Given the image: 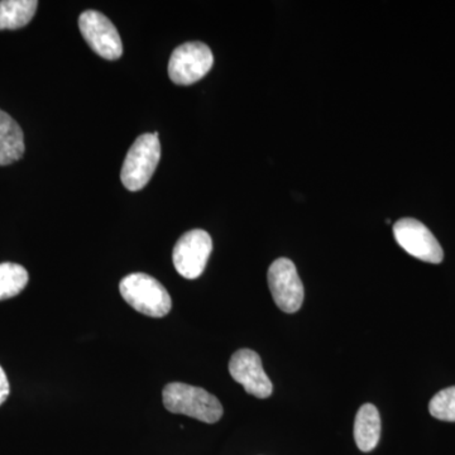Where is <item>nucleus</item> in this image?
<instances>
[{"instance_id": "9d476101", "label": "nucleus", "mask_w": 455, "mask_h": 455, "mask_svg": "<svg viewBox=\"0 0 455 455\" xmlns=\"http://www.w3.org/2000/svg\"><path fill=\"white\" fill-rule=\"evenodd\" d=\"M25 134L9 114L0 109V166L17 163L25 154Z\"/></svg>"}, {"instance_id": "20e7f679", "label": "nucleus", "mask_w": 455, "mask_h": 455, "mask_svg": "<svg viewBox=\"0 0 455 455\" xmlns=\"http://www.w3.org/2000/svg\"><path fill=\"white\" fill-rule=\"evenodd\" d=\"M214 64L209 46L202 42H188L173 51L169 61V75L176 85H191L202 80Z\"/></svg>"}, {"instance_id": "9b49d317", "label": "nucleus", "mask_w": 455, "mask_h": 455, "mask_svg": "<svg viewBox=\"0 0 455 455\" xmlns=\"http://www.w3.org/2000/svg\"><path fill=\"white\" fill-rule=\"evenodd\" d=\"M381 438V416L372 403L358 410L355 421V440L359 451L368 453L379 445Z\"/></svg>"}, {"instance_id": "2eb2a0df", "label": "nucleus", "mask_w": 455, "mask_h": 455, "mask_svg": "<svg viewBox=\"0 0 455 455\" xmlns=\"http://www.w3.org/2000/svg\"><path fill=\"white\" fill-rule=\"evenodd\" d=\"M9 394H11V386H9L7 374H5L4 370L0 366V406L5 403Z\"/></svg>"}, {"instance_id": "1a4fd4ad", "label": "nucleus", "mask_w": 455, "mask_h": 455, "mask_svg": "<svg viewBox=\"0 0 455 455\" xmlns=\"http://www.w3.org/2000/svg\"><path fill=\"white\" fill-rule=\"evenodd\" d=\"M229 373L235 382L243 386L247 394L257 398H267L274 385L262 367V361L254 350L239 349L229 362Z\"/></svg>"}, {"instance_id": "6e6552de", "label": "nucleus", "mask_w": 455, "mask_h": 455, "mask_svg": "<svg viewBox=\"0 0 455 455\" xmlns=\"http://www.w3.org/2000/svg\"><path fill=\"white\" fill-rule=\"evenodd\" d=\"M395 239L407 253L429 263H440L444 259L442 245L421 221L403 218L395 224Z\"/></svg>"}, {"instance_id": "7ed1b4c3", "label": "nucleus", "mask_w": 455, "mask_h": 455, "mask_svg": "<svg viewBox=\"0 0 455 455\" xmlns=\"http://www.w3.org/2000/svg\"><path fill=\"white\" fill-rule=\"evenodd\" d=\"M161 160L158 133H146L134 140L123 163L121 179L131 191H140L148 184Z\"/></svg>"}, {"instance_id": "39448f33", "label": "nucleus", "mask_w": 455, "mask_h": 455, "mask_svg": "<svg viewBox=\"0 0 455 455\" xmlns=\"http://www.w3.org/2000/svg\"><path fill=\"white\" fill-rule=\"evenodd\" d=\"M212 251V236L203 229L185 233L175 244L173 266L182 277L196 280L202 276Z\"/></svg>"}, {"instance_id": "f8f14e48", "label": "nucleus", "mask_w": 455, "mask_h": 455, "mask_svg": "<svg viewBox=\"0 0 455 455\" xmlns=\"http://www.w3.org/2000/svg\"><path fill=\"white\" fill-rule=\"evenodd\" d=\"M37 7L36 0H3L0 2V31L28 25Z\"/></svg>"}, {"instance_id": "4468645a", "label": "nucleus", "mask_w": 455, "mask_h": 455, "mask_svg": "<svg viewBox=\"0 0 455 455\" xmlns=\"http://www.w3.org/2000/svg\"><path fill=\"white\" fill-rule=\"evenodd\" d=\"M429 411L438 420L455 423V386L444 388L431 398Z\"/></svg>"}, {"instance_id": "423d86ee", "label": "nucleus", "mask_w": 455, "mask_h": 455, "mask_svg": "<svg viewBox=\"0 0 455 455\" xmlns=\"http://www.w3.org/2000/svg\"><path fill=\"white\" fill-rule=\"evenodd\" d=\"M268 286L275 302L283 313L300 310L305 291L298 269L289 259H278L269 266Z\"/></svg>"}, {"instance_id": "0eeeda50", "label": "nucleus", "mask_w": 455, "mask_h": 455, "mask_svg": "<svg viewBox=\"0 0 455 455\" xmlns=\"http://www.w3.org/2000/svg\"><path fill=\"white\" fill-rule=\"evenodd\" d=\"M79 28L90 49L99 56L113 61L123 55L121 36L109 18L100 12H84L79 17Z\"/></svg>"}, {"instance_id": "ddd939ff", "label": "nucleus", "mask_w": 455, "mask_h": 455, "mask_svg": "<svg viewBox=\"0 0 455 455\" xmlns=\"http://www.w3.org/2000/svg\"><path fill=\"white\" fill-rule=\"evenodd\" d=\"M28 272L17 263H0V301L14 298L28 283Z\"/></svg>"}, {"instance_id": "f257e3e1", "label": "nucleus", "mask_w": 455, "mask_h": 455, "mask_svg": "<svg viewBox=\"0 0 455 455\" xmlns=\"http://www.w3.org/2000/svg\"><path fill=\"white\" fill-rule=\"evenodd\" d=\"M163 398L164 407L172 414L190 416L206 424H215L223 416V406L214 395L187 383H169Z\"/></svg>"}, {"instance_id": "f03ea898", "label": "nucleus", "mask_w": 455, "mask_h": 455, "mask_svg": "<svg viewBox=\"0 0 455 455\" xmlns=\"http://www.w3.org/2000/svg\"><path fill=\"white\" fill-rule=\"evenodd\" d=\"M122 298L134 310L151 317H164L172 307L170 293L160 281L149 275L131 274L119 283Z\"/></svg>"}]
</instances>
